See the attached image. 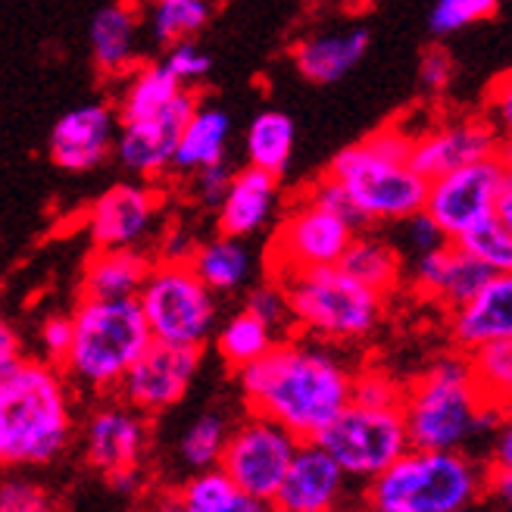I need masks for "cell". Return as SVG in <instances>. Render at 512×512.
<instances>
[{
  "mask_svg": "<svg viewBox=\"0 0 512 512\" xmlns=\"http://www.w3.org/2000/svg\"><path fill=\"white\" fill-rule=\"evenodd\" d=\"M503 182L506 172L497 157L466 163L438 178H428L422 210L441 225L447 241H459L475 225L494 216Z\"/></svg>",
  "mask_w": 512,
  "mask_h": 512,
  "instance_id": "7c38bea8",
  "label": "cell"
},
{
  "mask_svg": "<svg viewBox=\"0 0 512 512\" xmlns=\"http://www.w3.org/2000/svg\"><path fill=\"white\" fill-rule=\"evenodd\" d=\"M294 141H297V128L288 113L281 110L256 113L244 132L247 166H256L281 178L294 160Z\"/></svg>",
  "mask_w": 512,
  "mask_h": 512,
  "instance_id": "f546056e",
  "label": "cell"
},
{
  "mask_svg": "<svg viewBox=\"0 0 512 512\" xmlns=\"http://www.w3.org/2000/svg\"><path fill=\"white\" fill-rule=\"evenodd\" d=\"M104 475H107L110 491H116L122 497H132V494H138L144 488V472H141V466H119V469H110Z\"/></svg>",
  "mask_w": 512,
  "mask_h": 512,
  "instance_id": "f907efd6",
  "label": "cell"
},
{
  "mask_svg": "<svg viewBox=\"0 0 512 512\" xmlns=\"http://www.w3.org/2000/svg\"><path fill=\"white\" fill-rule=\"evenodd\" d=\"M272 512H285V509H275V506H272Z\"/></svg>",
  "mask_w": 512,
  "mask_h": 512,
  "instance_id": "9f6ffc18",
  "label": "cell"
},
{
  "mask_svg": "<svg viewBox=\"0 0 512 512\" xmlns=\"http://www.w3.org/2000/svg\"><path fill=\"white\" fill-rule=\"evenodd\" d=\"M338 266L384 297H388L391 291H397L400 278H403L400 247L391 244L388 238H381V235H360L356 232L353 241L347 244L344 256L338 260Z\"/></svg>",
  "mask_w": 512,
  "mask_h": 512,
  "instance_id": "f1b7e54d",
  "label": "cell"
},
{
  "mask_svg": "<svg viewBox=\"0 0 512 512\" xmlns=\"http://www.w3.org/2000/svg\"><path fill=\"white\" fill-rule=\"evenodd\" d=\"M72 406L54 363L16 360L0 384V466H44L66 450Z\"/></svg>",
  "mask_w": 512,
  "mask_h": 512,
  "instance_id": "3957f363",
  "label": "cell"
},
{
  "mask_svg": "<svg viewBox=\"0 0 512 512\" xmlns=\"http://www.w3.org/2000/svg\"><path fill=\"white\" fill-rule=\"evenodd\" d=\"M135 300L153 341L203 350L213 338L219 303L188 263L153 260Z\"/></svg>",
  "mask_w": 512,
  "mask_h": 512,
  "instance_id": "ba28073f",
  "label": "cell"
},
{
  "mask_svg": "<svg viewBox=\"0 0 512 512\" xmlns=\"http://www.w3.org/2000/svg\"><path fill=\"white\" fill-rule=\"evenodd\" d=\"M197 247V238L185 225H166L157 232V260L160 263H188Z\"/></svg>",
  "mask_w": 512,
  "mask_h": 512,
  "instance_id": "c3c4849f",
  "label": "cell"
},
{
  "mask_svg": "<svg viewBox=\"0 0 512 512\" xmlns=\"http://www.w3.org/2000/svg\"><path fill=\"white\" fill-rule=\"evenodd\" d=\"M200 369L197 347H175L163 341H150L144 353L128 366L119 381V394L138 413H163L175 403H182L191 381Z\"/></svg>",
  "mask_w": 512,
  "mask_h": 512,
  "instance_id": "9a60e30c",
  "label": "cell"
},
{
  "mask_svg": "<svg viewBox=\"0 0 512 512\" xmlns=\"http://www.w3.org/2000/svg\"><path fill=\"white\" fill-rule=\"evenodd\" d=\"M494 272L478 263L469 250L447 241L444 247L413 256V269H409V285L413 291L431 303H441L447 310H456L459 303H466L484 281Z\"/></svg>",
  "mask_w": 512,
  "mask_h": 512,
  "instance_id": "ffe728a7",
  "label": "cell"
},
{
  "mask_svg": "<svg viewBox=\"0 0 512 512\" xmlns=\"http://www.w3.org/2000/svg\"><path fill=\"white\" fill-rule=\"evenodd\" d=\"M163 194L150 182H119L100 194L85 213L94 247H141L160 232Z\"/></svg>",
  "mask_w": 512,
  "mask_h": 512,
  "instance_id": "5bb4252c",
  "label": "cell"
},
{
  "mask_svg": "<svg viewBox=\"0 0 512 512\" xmlns=\"http://www.w3.org/2000/svg\"><path fill=\"white\" fill-rule=\"evenodd\" d=\"M153 256L144 247H94L82 269V297L128 300L138 297Z\"/></svg>",
  "mask_w": 512,
  "mask_h": 512,
  "instance_id": "d4e9b609",
  "label": "cell"
},
{
  "mask_svg": "<svg viewBox=\"0 0 512 512\" xmlns=\"http://www.w3.org/2000/svg\"><path fill=\"white\" fill-rule=\"evenodd\" d=\"M38 341L44 350V360L63 366L72 344V316H47L38 328Z\"/></svg>",
  "mask_w": 512,
  "mask_h": 512,
  "instance_id": "f6af8a7d",
  "label": "cell"
},
{
  "mask_svg": "<svg viewBox=\"0 0 512 512\" xmlns=\"http://www.w3.org/2000/svg\"><path fill=\"white\" fill-rule=\"evenodd\" d=\"M72 316V344L63 360V375L88 391H116L144 347L153 341L135 297L97 300L82 297Z\"/></svg>",
  "mask_w": 512,
  "mask_h": 512,
  "instance_id": "5b68a950",
  "label": "cell"
},
{
  "mask_svg": "<svg viewBox=\"0 0 512 512\" xmlns=\"http://www.w3.org/2000/svg\"><path fill=\"white\" fill-rule=\"evenodd\" d=\"M306 197L316 200L319 207H325V210H331V213H338L341 219H347L350 225L360 228V216H356V210H353V203H350L344 185L338 182V178H331L328 172L319 178V182H316L310 191H306Z\"/></svg>",
  "mask_w": 512,
  "mask_h": 512,
  "instance_id": "7dc6e473",
  "label": "cell"
},
{
  "mask_svg": "<svg viewBox=\"0 0 512 512\" xmlns=\"http://www.w3.org/2000/svg\"><path fill=\"white\" fill-rule=\"evenodd\" d=\"M228 178H232V166L228 163H216V166H207V169H200L191 175V182H194V197L200 207H207V210H216L225 191H228Z\"/></svg>",
  "mask_w": 512,
  "mask_h": 512,
  "instance_id": "bcb514c9",
  "label": "cell"
},
{
  "mask_svg": "<svg viewBox=\"0 0 512 512\" xmlns=\"http://www.w3.org/2000/svg\"><path fill=\"white\" fill-rule=\"evenodd\" d=\"M400 225V238H403V250L413 253V256H422V253H431L447 244V235L441 232V225L434 222L425 210L406 216Z\"/></svg>",
  "mask_w": 512,
  "mask_h": 512,
  "instance_id": "b9f144b4",
  "label": "cell"
},
{
  "mask_svg": "<svg viewBox=\"0 0 512 512\" xmlns=\"http://www.w3.org/2000/svg\"><path fill=\"white\" fill-rule=\"evenodd\" d=\"M19 356H22V341L16 335V328L0 319V366L19 360Z\"/></svg>",
  "mask_w": 512,
  "mask_h": 512,
  "instance_id": "816d5d0a",
  "label": "cell"
},
{
  "mask_svg": "<svg viewBox=\"0 0 512 512\" xmlns=\"http://www.w3.org/2000/svg\"><path fill=\"white\" fill-rule=\"evenodd\" d=\"M500 135L488 119H456L444 122L431 132L413 138L409 150V166L425 178H438L450 169H459L475 160L497 157Z\"/></svg>",
  "mask_w": 512,
  "mask_h": 512,
  "instance_id": "ac0fdd59",
  "label": "cell"
},
{
  "mask_svg": "<svg viewBox=\"0 0 512 512\" xmlns=\"http://www.w3.org/2000/svg\"><path fill=\"white\" fill-rule=\"evenodd\" d=\"M353 369L316 338L275 341L260 360L238 369L250 413L288 428L297 441L316 434L350 403Z\"/></svg>",
  "mask_w": 512,
  "mask_h": 512,
  "instance_id": "6da1fadb",
  "label": "cell"
},
{
  "mask_svg": "<svg viewBox=\"0 0 512 512\" xmlns=\"http://www.w3.org/2000/svg\"><path fill=\"white\" fill-rule=\"evenodd\" d=\"M360 232L356 225L341 219L319 207L316 200L300 197L288 213L275 225L272 241H269V275L285 278L300 269H316V266H338L347 244Z\"/></svg>",
  "mask_w": 512,
  "mask_h": 512,
  "instance_id": "30bf717a",
  "label": "cell"
},
{
  "mask_svg": "<svg viewBox=\"0 0 512 512\" xmlns=\"http://www.w3.org/2000/svg\"><path fill=\"white\" fill-rule=\"evenodd\" d=\"M147 447V422L135 406L107 403L91 413L85 425V456L97 472L138 466Z\"/></svg>",
  "mask_w": 512,
  "mask_h": 512,
  "instance_id": "7402d4cb",
  "label": "cell"
},
{
  "mask_svg": "<svg viewBox=\"0 0 512 512\" xmlns=\"http://www.w3.org/2000/svg\"><path fill=\"white\" fill-rule=\"evenodd\" d=\"M147 4H150V0H147Z\"/></svg>",
  "mask_w": 512,
  "mask_h": 512,
  "instance_id": "680465c9",
  "label": "cell"
},
{
  "mask_svg": "<svg viewBox=\"0 0 512 512\" xmlns=\"http://www.w3.org/2000/svg\"><path fill=\"white\" fill-rule=\"evenodd\" d=\"M291 325L325 344H353L369 338L384 316V294L347 275L341 266L300 269L285 278Z\"/></svg>",
  "mask_w": 512,
  "mask_h": 512,
  "instance_id": "8992f818",
  "label": "cell"
},
{
  "mask_svg": "<svg viewBox=\"0 0 512 512\" xmlns=\"http://www.w3.org/2000/svg\"><path fill=\"white\" fill-rule=\"evenodd\" d=\"M0 512H57V503L29 478L0 481Z\"/></svg>",
  "mask_w": 512,
  "mask_h": 512,
  "instance_id": "60d3db41",
  "label": "cell"
},
{
  "mask_svg": "<svg viewBox=\"0 0 512 512\" xmlns=\"http://www.w3.org/2000/svg\"><path fill=\"white\" fill-rule=\"evenodd\" d=\"M450 341L459 353L512 341V272L491 275L466 303L450 310Z\"/></svg>",
  "mask_w": 512,
  "mask_h": 512,
  "instance_id": "44dd1931",
  "label": "cell"
},
{
  "mask_svg": "<svg viewBox=\"0 0 512 512\" xmlns=\"http://www.w3.org/2000/svg\"><path fill=\"white\" fill-rule=\"evenodd\" d=\"M228 138H232V119H228V113L210 104H197L182 128V135H178L172 172L194 175L207 166L225 163Z\"/></svg>",
  "mask_w": 512,
  "mask_h": 512,
  "instance_id": "484cf974",
  "label": "cell"
},
{
  "mask_svg": "<svg viewBox=\"0 0 512 512\" xmlns=\"http://www.w3.org/2000/svg\"><path fill=\"white\" fill-rule=\"evenodd\" d=\"M228 422L222 413H203L197 416L188 431L182 434V459L185 466L194 469V472H203V469H213L219 466L222 459V450H225V441H228Z\"/></svg>",
  "mask_w": 512,
  "mask_h": 512,
  "instance_id": "e575fe53",
  "label": "cell"
},
{
  "mask_svg": "<svg viewBox=\"0 0 512 512\" xmlns=\"http://www.w3.org/2000/svg\"><path fill=\"white\" fill-rule=\"evenodd\" d=\"M494 216L512 232V175H506V182L497 194V207H494Z\"/></svg>",
  "mask_w": 512,
  "mask_h": 512,
  "instance_id": "db71d44e",
  "label": "cell"
},
{
  "mask_svg": "<svg viewBox=\"0 0 512 512\" xmlns=\"http://www.w3.org/2000/svg\"><path fill=\"white\" fill-rule=\"evenodd\" d=\"M506 512H509V509H506Z\"/></svg>",
  "mask_w": 512,
  "mask_h": 512,
  "instance_id": "91938a15",
  "label": "cell"
},
{
  "mask_svg": "<svg viewBox=\"0 0 512 512\" xmlns=\"http://www.w3.org/2000/svg\"><path fill=\"white\" fill-rule=\"evenodd\" d=\"M182 91H185L182 82H178L163 63H141L122 75V88L116 94L113 110L119 122L144 119V116L166 110Z\"/></svg>",
  "mask_w": 512,
  "mask_h": 512,
  "instance_id": "83f0119b",
  "label": "cell"
},
{
  "mask_svg": "<svg viewBox=\"0 0 512 512\" xmlns=\"http://www.w3.org/2000/svg\"><path fill=\"white\" fill-rule=\"evenodd\" d=\"M175 497L182 512H272V503L244 494L219 466L197 472Z\"/></svg>",
  "mask_w": 512,
  "mask_h": 512,
  "instance_id": "4dcf8cb0",
  "label": "cell"
},
{
  "mask_svg": "<svg viewBox=\"0 0 512 512\" xmlns=\"http://www.w3.org/2000/svg\"><path fill=\"white\" fill-rule=\"evenodd\" d=\"M488 494H491L497 503H503V509L512 512V472H497V469H491V475H488Z\"/></svg>",
  "mask_w": 512,
  "mask_h": 512,
  "instance_id": "f5cc1de1",
  "label": "cell"
},
{
  "mask_svg": "<svg viewBox=\"0 0 512 512\" xmlns=\"http://www.w3.org/2000/svg\"><path fill=\"white\" fill-rule=\"evenodd\" d=\"M244 310H250L256 319H263L269 328L281 331L285 325H291V313H288V297H285V285L278 278L272 281H260L253 285L244 297Z\"/></svg>",
  "mask_w": 512,
  "mask_h": 512,
  "instance_id": "f35d334b",
  "label": "cell"
},
{
  "mask_svg": "<svg viewBox=\"0 0 512 512\" xmlns=\"http://www.w3.org/2000/svg\"><path fill=\"white\" fill-rule=\"evenodd\" d=\"M297 438L266 416H250L238 428L228 431V441L219 459V469L232 478L238 488L256 500L272 503L278 484L285 478Z\"/></svg>",
  "mask_w": 512,
  "mask_h": 512,
  "instance_id": "8fae6325",
  "label": "cell"
},
{
  "mask_svg": "<svg viewBox=\"0 0 512 512\" xmlns=\"http://www.w3.org/2000/svg\"><path fill=\"white\" fill-rule=\"evenodd\" d=\"M400 413L409 447L422 450H466L484 434L491 438L503 416L484 403L469 353L459 350L434 360L413 384H406Z\"/></svg>",
  "mask_w": 512,
  "mask_h": 512,
  "instance_id": "7a4b0ae2",
  "label": "cell"
},
{
  "mask_svg": "<svg viewBox=\"0 0 512 512\" xmlns=\"http://www.w3.org/2000/svg\"><path fill=\"white\" fill-rule=\"evenodd\" d=\"M453 244L469 250L475 260L488 266L494 275L512 272V232L497 216L484 219L481 225H475L472 232H466L463 238L453 241Z\"/></svg>",
  "mask_w": 512,
  "mask_h": 512,
  "instance_id": "d590c367",
  "label": "cell"
},
{
  "mask_svg": "<svg viewBox=\"0 0 512 512\" xmlns=\"http://www.w3.org/2000/svg\"><path fill=\"white\" fill-rule=\"evenodd\" d=\"M366 29H344V32H319L306 35L291 47V63L313 85H335L347 72L360 66L369 50Z\"/></svg>",
  "mask_w": 512,
  "mask_h": 512,
  "instance_id": "cb8c5ba5",
  "label": "cell"
},
{
  "mask_svg": "<svg viewBox=\"0 0 512 512\" xmlns=\"http://www.w3.org/2000/svg\"><path fill=\"white\" fill-rule=\"evenodd\" d=\"M278 341V331L269 328L263 319H256L250 310H238L232 319H225L216 328V350L225 360V366H232L235 372L260 356Z\"/></svg>",
  "mask_w": 512,
  "mask_h": 512,
  "instance_id": "1f68e13d",
  "label": "cell"
},
{
  "mask_svg": "<svg viewBox=\"0 0 512 512\" xmlns=\"http://www.w3.org/2000/svg\"><path fill=\"white\" fill-rule=\"evenodd\" d=\"M488 475L466 450L409 447L403 456L366 481L369 512H459L475 509L488 494Z\"/></svg>",
  "mask_w": 512,
  "mask_h": 512,
  "instance_id": "277c9868",
  "label": "cell"
},
{
  "mask_svg": "<svg viewBox=\"0 0 512 512\" xmlns=\"http://www.w3.org/2000/svg\"><path fill=\"white\" fill-rule=\"evenodd\" d=\"M453 57L447 47H428L419 60V82L428 94H444L453 82Z\"/></svg>",
  "mask_w": 512,
  "mask_h": 512,
  "instance_id": "ee69618b",
  "label": "cell"
},
{
  "mask_svg": "<svg viewBox=\"0 0 512 512\" xmlns=\"http://www.w3.org/2000/svg\"><path fill=\"white\" fill-rule=\"evenodd\" d=\"M328 175L344 185L360 225L403 222L425 207L428 178L409 160L384 157L366 138L344 147L328 166Z\"/></svg>",
  "mask_w": 512,
  "mask_h": 512,
  "instance_id": "52a82bcc",
  "label": "cell"
},
{
  "mask_svg": "<svg viewBox=\"0 0 512 512\" xmlns=\"http://www.w3.org/2000/svg\"><path fill=\"white\" fill-rule=\"evenodd\" d=\"M459 512H472V509H459Z\"/></svg>",
  "mask_w": 512,
  "mask_h": 512,
  "instance_id": "6f0895ef",
  "label": "cell"
},
{
  "mask_svg": "<svg viewBox=\"0 0 512 512\" xmlns=\"http://www.w3.org/2000/svg\"><path fill=\"white\" fill-rule=\"evenodd\" d=\"M350 403H360V406H400L403 403V384H397L388 372H381V369L353 372Z\"/></svg>",
  "mask_w": 512,
  "mask_h": 512,
  "instance_id": "ab89813d",
  "label": "cell"
},
{
  "mask_svg": "<svg viewBox=\"0 0 512 512\" xmlns=\"http://www.w3.org/2000/svg\"><path fill=\"white\" fill-rule=\"evenodd\" d=\"M500 0H434V7L428 13V29L431 35L447 38L478 25L484 19H491L497 13Z\"/></svg>",
  "mask_w": 512,
  "mask_h": 512,
  "instance_id": "8d00e7d4",
  "label": "cell"
},
{
  "mask_svg": "<svg viewBox=\"0 0 512 512\" xmlns=\"http://www.w3.org/2000/svg\"><path fill=\"white\" fill-rule=\"evenodd\" d=\"M197 104L200 97L191 88H185L166 110L144 119L119 122L113 144V157L119 160V166L141 178V182H157V178L169 175L178 135H182V128Z\"/></svg>",
  "mask_w": 512,
  "mask_h": 512,
  "instance_id": "4fadbf2b",
  "label": "cell"
},
{
  "mask_svg": "<svg viewBox=\"0 0 512 512\" xmlns=\"http://www.w3.org/2000/svg\"><path fill=\"white\" fill-rule=\"evenodd\" d=\"M213 16L210 0H150V35L160 47L194 41Z\"/></svg>",
  "mask_w": 512,
  "mask_h": 512,
  "instance_id": "d6a6232c",
  "label": "cell"
},
{
  "mask_svg": "<svg viewBox=\"0 0 512 512\" xmlns=\"http://www.w3.org/2000/svg\"><path fill=\"white\" fill-rule=\"evenodd\" d=\"M497 160H500L503 172L512 175V135L500 138V144H497Z\"/></svg>",
  "mask_w": 512,
  "mask_h": 512,
  "instance_id": "11a10c76",
  "label": "cell"
},
{
  "mask_svg": "<svg viewBox=\"0 0 512 512\" xmlns=\"http://www.w3.org/2000/svg\"><path fill=\"white\" fill-rule=\"evenodd\" d=\"M344 494V469L316 441H300L272 506L285 512H341Z\"/></svg>",
  "mask_w": 512,
  "mask_h": 512,
  "instance_id": "e0dca14e",
  "label": "cell"
},
{
  "mask_svg": "<svg viewBox=\"0 0 512 512\" xmlns=\"http://www.w3.org/2000/svg\"><path fill=\"white\" fill-rule=\"evenodd\" d=\"M281 213V182L278 175L256 166L232 169L228 191L216 207V228L232 238H256Z\"/></svg>",
  "mask_w": 512,
  "mask_h": 512,
  "instance_id": "d6986e66",
  "label": "cell"
},
{
  "mask_svg": "<svg viewBox=\"0 0 512 512\" xmlns=\"http://www.w3.org/2000/svg\"><path fill=\"white\" fill-rule=\"evenodd\" d=\"M119 132V116L113 104L91 100L69 113H63L47 138L50 163L63 172H91L113 157V144Z\"/></svg>",
  "mask_w": 512,
  "mask_h": 512,
  "instance_id": "2e32d148",
  "label": "cell"
},
{
  "mask_svg": "<svg viewBox=\"0 0 512 512\" xmlns=\"http://www.w3.org/2000/svg\"><path fill=\"white\" fill-rule=\"evenodd\" d=\"M484 119L494 125L500 138L512 135V69L503 72L484 94Z\"/></svg>",
  "mask_w": 512,
  "mask_h": 512,
  "instance_id": "7bdbcfd3",
  "label": "cell"
},
{
  "mask_svg": "<svg viewBox=\"0 0 512 512\" xmlns=\"http://www.w3.org/2000/svg\"><path fill=\"white\" fill-rule=\"evenodd\" d=\"M163 66L175 75L178 82H182V88H197L200 82H207V75L213 69V60L203 47H197L194 41H178V44H169L163 47Z\"/></svg>",
  "mask_w": 512,
  "mask_h": 512,
  "instance_id": "74e56055",
  "label": "cell"
},
{
  "mask_svg": "<svg viewBox=\"0 0 512 512\" xmlns=\"http://www.w3.org/2000/svg\"><path fill=\"white\" fill-rule=\"evenodd\" d=\"M491 469L497 472H512V409L500 416V422L491 431Z\"/></svg>",
  "mask_w": 512,
  "mask_h": 512,
  "instance_id": "681fc988",
  "label": "cell"
},
{
  "mask_svg": "<svg viewBox=\"0 0 512 512\" xmlns=\"http://www.w3.org/2000/svg\"><path fill=\"white\" fill-rule=\"evenodd\" d=\"M138 32L141 19L135 0H113L104 4L88 25V47L97 72L122 79L128 69L138 66Z\"/></svg>",
  "mask_w": 512,
  "mask_h": 512,
  "instance_id": "603a6c76",
  "label": "cell"
},
{
  "mask_svg": "<svg viewBox=\"0 0 512 512\" xmlns=\"http://www.w3.org/2000/svg\"><path fill=\"white\" fill-rule=\"evenodd\" d=\"M188 266L213 294H235L250 285L253 278V253L244 238L216 232L207 241H197Z\"/></svg>",
  "mask_w": 512,
  "mask_h": 512,
  "instance_id": "4316f807",
  "label": "cell"
},
{
  "mask_svg": "<svg viewBox=\"0 0 512 512\" xmlns=\"http://www.w3.org/2000/svg\"><path fill=\"white\" fill-rule=\"evenodd\" d=\"M475 384L484 403L494 406L497 413L512 409V341H497L488 347H478L469 353Z\"/></svg>",
  "mask_w": 512,
  "mask_h": 512,
  "instance_id": "836d02e7",
  "label": "cell"
},
{
  "mask_svg": "<svg viewBox=\"0 0 512 512\" xmlns=\"http://www.w3.org/2000/svg\"><path fill=\"white\" fill-rule=\"evenodd\" d=\"M313 441L328 450L347 478L356 481H372L409 450L400 406L347 403Z\"/></svg>",
  "mask_w": 512,
  "mask_h": 512,
  "instance_id": "9c48e42d",
  "label": "cell"
}]
</instances>
